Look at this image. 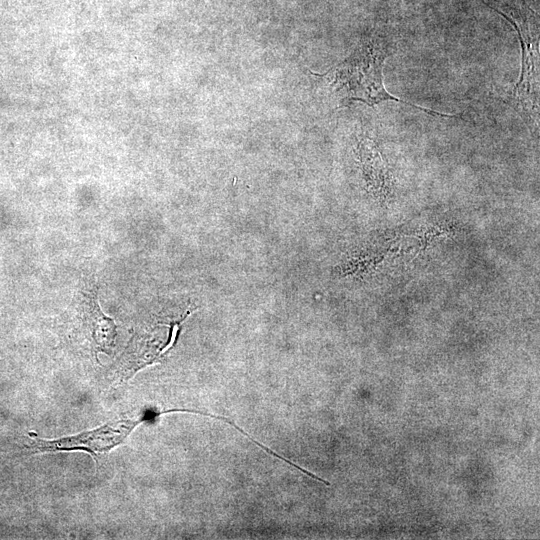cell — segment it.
I'll return each instance as SVG.
<instances>
[{
	"mask_svg": "<svg viewBox=\"0 0 540 540\" xmlns=\"http://www.w3.org/2000/svg\"><path fill=\"white\" fill-rule=\"evenodd\" d=\"M389 51L385 43L370 39L361 43L353 54L329 75L337 91H342L346 100L362 101L370 106L385 101H395L421 110L431 116L457 118L458 115L443 114L399 99L390 94L383 83V64Z\"/></svg>",
	"mask_w": 540,
	"mask_h": 540,
	"instance_id": "1",
	"label": "cell"
},
{
	"mask_svg": "<svg viewBox=\"0 0 540 540\" xmlns=\"http://www.w3.org/2000/svg\"><path fill=\"white\" fill-rule=\"evenodd\" d=\"M508 22L518 33L521 46V74L509 92L506 102L512 106L530 126L539 123V33L535 21L529 14L533 11L525 6V11L517 13L516 18L489 6ZM514 15V14H513Z\"/></svg>",
	"mask_w": 540,
	"mask_h": 540,
	"instance_id": "2",
	"label": "cell"
},
{
	"mask_svg": "<svg viewBox=\"0 0 540 540\" xmlns=\"http://www.w3.org/2000/svg\"><path fill=\"white\" fill-rule=\"evenodd\" d=\"M143 421L144 418L118 421L114 425L106 424L92 431L56 440H43L30 434L25 440V448L31 453L83 450L97 459L101 453L123 443L130 432Z\"/></svg>",
	"mask_w": 540,
	"mask_h": 540,
	"instance_id": "3",
	"label": "cell"
},
{
	"mask_svg": "<svg viewBox=\"0 0 540 540\" xmlns=\"http://www.w3.org/2000/svg\"><path fill=\"white\" fill-rule=\"evenodd\" d=\"M91 338L98 351L110 353L116 338V325L101 310L97 299L92 297L87 312Z\"/></svg>",
	"mask_w": 540,
	"mask_h": 540,
	"instance_id": "4",
	"label": "cell"
},
{
	"mask_svg": "<svg viewBox=\"0 0 540 540\" xmlns=\"http://www.w3.org/2000/svg\"><path fill=\"white\" fill-rule=\"evenodd\" d=\"M360 151L367 178L375 187L382 189L386 186L388 176L376 144L365 138L361 141Z\"/></svg>",
	"mask_w": 540,
	"mask_h": 540,
	"instance_id": "5",
	"label": "cell"
}]
</instances>
